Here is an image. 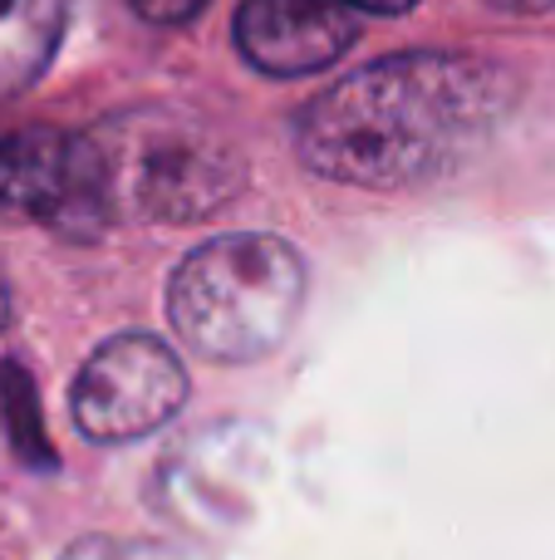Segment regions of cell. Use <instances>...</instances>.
<instances>
[{
  "label": "cell",
  "instance_id": "obj_11",
  "mask_svg": "<svg viewBox=\"0 0 555 560\" xmlns=\"http://www.w3.org/2000/svg\"><path fill=\"white\" fill-rule=\"evenodd\" d=\"M487 5L507 10V15H546V10H555V0H487Z\"/></svg>",
  "mask_w": 555,
  "mask_h": 560
},
{
  "label": "cell",
  "instance_id": "obj_5",
  "mask_svg": "<svg viewBox=\"0 0 555 560\" xmlns=\"http://www.w3.org/2000/svg\"><path fill=\"white\" fill-rule=\"evenodd\" d=\"M187 404V369L163 339L114 335L74 378V423L94 443H138Z\"/></svg>",
  "mask_w": 555,
  "mask_h": 560
},
{
  "label": "cell",
  "instance_id": "obj_7",
  "mask_svg": "<svg viewBox=\"0 0 555 560\" xmlns=\"http://www.w3.org/2000/svg\"><path fill=\"white\" fill-rule=\"evenodd\" d=\"M64 0H0V104L20 98L55 59Z\"/></svg>",
  "mask_w": 555,
  "mask_h": 560
},
{
  "label": "cell",
  "instance_id": "obj_6",
  "mask_svg": "<svg viewBox=\"0 0 555 560\" xmlns=\"http://www.w3.org/2000/svg\"><path fill=\"white\" fill-rule=\"evenodd\" d=\"M354 30L359 20L340 0H241L236 10V49L275 79L330 69L354 45Z\"/></svg>",
  "mask_w": 555,
  "mask_h": 560
},
{
  "label": "cell",
  "instance_id": "obj_4",
  "mask_svg": "<svg viewBox=\"0 0 555 560\" xmlns=\"http://www.w3.org/2000/svg\"><path fill=\"white\" fill-rule=\"evenodd\" d=\"M0 212L64 242H98L118 222L114 173L94 133L20 128L0 138Z\"/></svg>",
  "mask_w": 555,
  "mask_h": 560
},
{
  "label": "cell",
  "instance_id": "obj_2",
  "mask_svg": "<svg viewBox=\"0 0 555 560\" xmlns=\"http://www.w3.org/2000/svg\"><path fill=\"white\" fill-rule=\"evenodd\" d=\"M305 290L310 276L285 236H216L187 252L173 271L167 315L197 354L216 364H251L295 329Z\"/></svg>",
  "mask_w": 555,
  "mask_h": 560
},
{
  "label": "cell",
  "instance_id": "obj_8",
  "mask_svg": "<svg viewBox=\"0 0 555 560\" xmlns=\"http://www.w3.org/2000/svg\"><path fill=\"white\" fill-rule=\"evenodd\" d=\"M0 418H5V433L15 443L20 463L39 467V472L55 467V453L45 443V423H39V408H35V384H29V374L15 359L0 364Z\"/></svg>",
  "mask_w": 555,
  "mask_h": 560
},
{
  "label": "cell",
  "instance_id": "obj_9",
  "mask_svg": "<svg viewBox=\"0 0 555 560\" xmlns=\"http://www.w3.org/2000/svg\"><path fill=\"white\" fill-rule=\"evenodd\" d=\"M128 5H133L143 20H153V25H187L206 0H128Z\"/></svg>",
  "mask_w": 555,
  "mask_h": 560
},
{
  "label": "cell",
  "instance_id": "obj_3",
  "mask_svg": "<svg viewBox=\"0 0 555 560\" xmlns=\"http://www.w3.org/2000/svg\"><path fill=\"white\" fill-rule=\"evenodd\" d=\"M94 138L114 173L118 217L187 226L222 212L246 183L241 153L202 124H114Z\"/></svg>",
  "mask_w": 555,
  "mask_h": 560
},
{
  "label": "cell",
  "instance_id": "obj_1",
  "mask_svg": "<svg viewBox=\"0 0 555 560\" xmlns=\"http://www.w3.org/2000/svg\"><path fill=\"white\" fill-rule=\"evenodd\" d=\"M517 98V74L497 59L383 55L300 108L295 153L330 183L399 192L468 163Z\"/></svg>",
  "mask_w": 555,
  "mask_h": 560
},
{
  "label": "cell",
  "instance_id": "obj_12",
  "mask_svg": "<svg viewBox=\"0 0 555 560\" xmlns=\"http://www.w3.org/2000/svg\"><path fill=\"white\" fill-rule=\"evenodd\" d=\"M10 325V285H5V271H0V329Z\"/></svg>",
  "mask_w": 555,
  "mask_h": 560
},
{
  "label": "cell",
  "instance_id": "obj_10",
  "mask_svg": "<svg viewBox=\"0 0 555 560\" xmlns=\"http://www.w3.org/2000/svg\"><path fill=\"white\" fill-rule=\"evenodd\" d=\"M340 5H354V10H369V15H409L418 0H340Z\"/></svg>",
  "mask_w": 555,
  "mask_h": 560
}]
</instances>
